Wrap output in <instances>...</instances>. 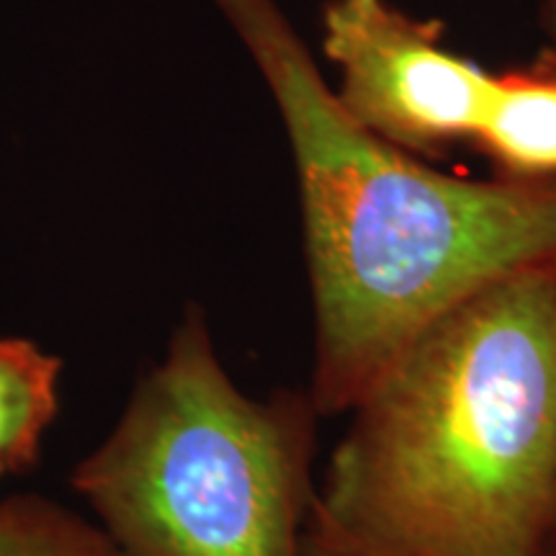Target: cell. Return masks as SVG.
I'll use <instances>...</instances> for the list:
<instances>
[{
    "label": "cell",
    "mask_w": 556,
    "mask_h": 556,
    "mask_svg": "<svg viewBox=\"0 0 556 556\" xmlns=\"http://www.w3.org/2000/svg\"><path fill=\"white\" fill-rule=\"evenodd\" d=\"M544 24H546L548 39H552V47H548V52L556 54V0H548L546 13H544Z\"/></svg>",
    "instance_id": "cell-10"
},
{
    "label": "cell",
    "mask_w": 556,
    "mask_h": 556,
    "mask_svg": "<svg viewBox=\"0 0 556 556\" xmlns=\"http://www.w3.org/2000/svg\"><path fill=\"white\" fill-rule=\"evenodd\" d=\"M317 507L377 556H544L556 482V263L490 283L348 409Z\"/></svg>",
    "instance_id": "cell-2"
},
{
    "label": "cell",
    "mask_w": 556,
    "mask_h": 556,
    "mask_svg": "<svg viewBox=\"0 0 556 556\" xmlns=\"http://www.w3.org/2000/svg\"><path fill=\"white\" fill-rule=\"evenodd\" d=\"M323 29V50L340 67L336 99L366 131L426 157L475 139L495 75L446 50L443 24L389 0H330Z\"/></svg>",
    "instance_id": "cell-4"
},
{
    "label": "cell",
    "mask_w": 556,
    "mask_h": 556,
    "mask_svg": "<svg viewBox=\"0 0 556 556\" xmlns=\"http://www.w3.org/2000/svg\"><path fill=\"white\" fill-rule=\"evenodd\" d=\"M475 142L507 180L556 178V54L492 78Z\"/></svg>",
    "instance_id": "cell-5"
},
{
    "label": "cell",
    "mask_w": 556,
    "mask_h": 556,
    "mask_svg": "<svg viewBox=\"0 0 556 556\" xmlns=\"http://www.w3.org/2000/svg\"><path fill=\"white\" fill-rule=\"evenodd\" d=\"M544 556H556V482H554V500H552V518H548Z\"/></svg>",
    "instance_id": "cell-9"
},
{
    "label": "cell",
    "mask_w": 556,
    "mask_h": 556,
    "mask_svg": "<svg viewBox=\"0 0 556 556\" xmlns=\"http://www.w3.org/2000/svg\"><path fill=\"white\" fill-rule=\"evenodd\" d=\"M62 361L26 338H0V479L39 464L60 413Z\"/></svg>",
    "instance_id": "cell-6"
},
{
    "label": "cell",
    "mask_w": 556,
    "mask_h": 556,
    "mask_svg": "<svg viewBox=\"0 0 556 556\" xmlns=\"http://www.w3.org/2000/svg\"><path fill=\"white\" fill-rule=\"evenodd\" d=\"M287 127L302 199L319 417L348 415L428 325L556 263V180H471L417 163L340 109L276 0H214Z\"/></svg>",
    "instance_id": "cell-1"
},
{
    "label": "cell",
    "mask_w": 556,
    "mask_h": 556,
    "mask_svg": "<svg viewBox=\"0 0 556 556\" xmlns=\"http://www.w3.org/2000/svg\"><path fill=\"white\" fill-rule=\"evenodd\" d=\"M302 556H377V554H371L368 548L358 546L356 541L343 536V533H340L338 528L323 516V513H319V507L315 503L309 523L304 528Z\"/></svg>",
    "instance_id": "cell-8"
},
{
    "label": "cell",
    "mask_w": 556,
    "mask_h": 556,
    "mask_svg": "<svg viewBox=\"0 0 556 556\" xmlns=\"http://www.w3.org/2000/svg\"><path fill=\"white\" fill-rule=\"evenodd\" d=\"M319 420L307 389L242 392L189 304L70 484L124 556H302Z\"/></svg>",
    "instance_id": "cell-3"
},
{
    "label": "cell",
    "mask_w": 556,
    "mask_h": 556,
    "mask_svg": "<svg viewBox=\"0 0 556 556\" xmlns=\"http://www.w3.org/2000/svg\"><path fill=\"white\" fill-rule=\"evenodd\" d=\"M0 556L124 554L93 518L41 492H21L0 500Z\"/></svg>",
    "instance_id": "cell-7"
}]
</instances>
